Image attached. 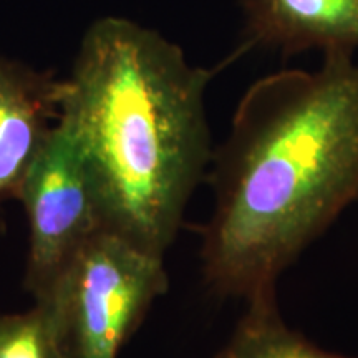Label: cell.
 Returning a JSON list of instances; mask_svg holds the SVG:
<instances>
[{
	"mask_svg": "<svg viewBox=\"0 0 358 358\" xmlns=\"http://www.w3.org/2000/svg\"><path fill=\"white\" fill-rule=\"evenodd\" d=\"M245 47L295 55L307 50L353 53L358 0H241Z\"/></svg>",
	"mask_w": 358,
	"mask_h": 358,
	"instance_id": "8992f818",
	"label": "cell"
},
{
	"mask_svg": "<svg viewBox=\"0 0 358 358\" xmlns=\"http://www.w3.org/2000/svg\"><path fill=\"white\" fill-rule=\"evenodd\" d=\"M206 287L222 299L277 290L282 272L358 203V64L325 53L315 70L259 78L241 98L209 173Z\"/></svg>",
	"mask_w": 358,
	"mask_h": 358,
	"instance_id": "6da1fadb",
	"label": "cell"
},
{
	"mask_svg": "<svg viewBox=\"0 0 358 358\" xmlns=\"http://www.w3.org/2000/svg\"><path fill=\"white\" fill-rule=\"evenodd\" d=\"M213 75L156 30L108 15L88 27L64 80L58 120L85 156L106 229L156 256L211 166Z\"/></svg>",
	"mask_w": 358,
	"mask_h": 358,
	"instance_id": "7a4b0ae2",
	"label": "cell"
},
{
	"mask_svg": "<svg viewBox=\"0 0 358 358\" xmlns=\"http://www.w3.org/2000/svg\"><path fill=\"white\" fill-rule=\"evenodd\" d=\"M0 358H73L60 315L50 303L0 315Z\"/></svg>",
	"mask_w": 358,
	"mask_h": 358,
	"instance_id": "ba28073f",
	"label": "cell"
},
{
	"mask_svg": "<svg viewBox=\"0 0 358 358\" xmlns=\"http://www.w3.org/2000/svg\"><path fill=\"white\" fill-rule=\"evenodd\" d=\"M168 285L163 257L103 229L40 302L58 312L73 358H118Z\"/></svg>",
	"mask_w": 358,
	"mask_h": 358,
	"instance_id": "3957f363",
	"label": "cell"
},
{
	"mask_svg": "<svg viewBox=\"0 0 358 358\" xmlns=\"http://www.w3.org/2000/svg\"><path fill=\"white\" fill-rule=\"evenodd\" d=\"M29 221L24 285L45 301L92 237L106 229L95 181L73 134L58 120L17 194Z\"/></svg>",
	"mask_w": 358,
	"mask_h": 358,
	"instance_id": "277c9868",
	"label": "cell"
},
{
	"mask_svg": "<svg viewBox=\"0 0 358 358\" xmlns=\"http://www.w3.org/2000/svg\"><path fill=\"white\" fill-rule=\"evenodd\" d=\"M227 343L214 358H358L327 352L290 329L277 303V290L254 295Z\"/></svg>",
	"mask_w": 358,
	"mask_h": 358,
	"instance_id": "52a82bcc",
	"label": "cell"
},
{
	"mask_svg": "<svg viewBox=\"0 0 358 358\" xmlns=\"http://www.w3.org/2000/svg\"><path fill=\"white\" fill-rule=\"evenodd\" d=\"M64 80L0 55V209L17 199L27 171L60 118Z\"/></svg>",
	"mask_w": 358,
	"mask_h": 358,
	"instance_id": "5b68a950",
	"label": "cell"
}]
</instances>
